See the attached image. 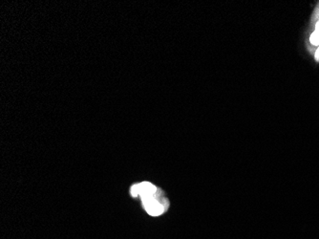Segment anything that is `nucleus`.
Instances as JSON below:
<instances>
[{"label":"nucleus","mask_w":319,"mask_h":239,"mask_svg":"<svg viewBox=\"0 0 319 239\" xmlns=\"http://www.w3.org/2000/svg\"><path fill=\"white\" fill-rule=\"evenodd\" d=\"M130 192L133 197L142 198L145 212L151 216H160L168 211L169 202L166 194L150 182L136 184Z\"/></svg>","instance_id":"1"},{"label":"nucleus","mask_w":319,"mask_h":239,"mask_svg":"<svg viewBox=\"0 0 319 239\" xmlns=\"http://www.w3.org/2000/svg\"><path fill=\"white\" fill-rule=\"evenodd\" d=\"M313 30L309 36V44L311 49H314V59L319 62V4L314 10L312 16Z\"/></svg>","instance_id":"2"}]
</instances>
